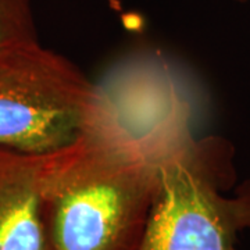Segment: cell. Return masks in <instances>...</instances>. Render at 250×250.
<instances>
[{
	"instance_id": "1",
	"label": "cell",
	"mask_w": 250,
	"mask_h": 250,
	"mask_svg": "<svg viewBox=\"0 0 250 250\" xmlns=\"http://www.w3.org/2000/svg\"><path fill=\"white\" fill-rule=\"evenodd\" d=\"M163 142L129 132L107 108L81 141L45 156L42 193L52 250H139Z\"/></svg>"
},
{
	"instance_id": "2",
	"label": "cell",
	"mask_w": 250,
	"mask_h": 250,
	"mask_svg": "<svg viewBox=\"0 0 250 250\" xmlns=\"http://www.w3.org/2000/svg\"><path fill=\"white\" fill-rule=\"evenodd\" d=\"M235 149L182 128L161 145L157 190L139 250H236L250 229V179L233 195Z\"/></svg>"
},
{
	"instance_id": "3",
	"label": "cell",
	"mask_w": 250,
	"mask_h": 250,
	"mask_svg": "<svg viewBox=\"0 0 250 250\" xmlns=\"http://www.w3.org/2000/svg\"><path fill=\"white\" fill-rule=\"evenodd\" d=\"M104 98L68 59L39 42L0 53V147L47 156L92 131Z\"/></svg>"
},
{
	"instance_id": "4",
	"label": "cell",
	"mask_w": 250,
	"mask_h": 250,
	"mask_svg": "<svg viewBox=\"0 0 250 250\" xmlns=\"http://www.w3.org/2000/svg\"><path fill=\"white\" fill-rule=\"evenodd\" d=\"M43 157L0 147V250H52L42 193Z\"/></svg>"
},
{
	"instance_id": "5",
	"label": "cell",
	"mask_w": 250,
	"mask_h": 250,
	"mask_svg": "<svg viewBox=\"0 0 250 250\" xmlns=\"http://www.w3.org/2000/svg\"><path fill=\"white\" fill-rule=\"evenodd\" d=\"M39 42L32 0H0V53Z\"/></svg>"
},
{
	"instance_id": "6",
	"label": "cell",
	"mask_w": 250,
	"mask_h": 250,
	"mask_svg": "<svg viewBox=\"0 0 250 250\" xmlns=\"http://www.w3.org/2000/svg\"><path fill=\"white\" fill-rule=\"evenodd\" d=\"M236 1H239V3H245L246 0H236Z\"/></svg>"
}]
</instances>
